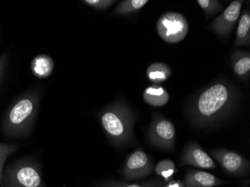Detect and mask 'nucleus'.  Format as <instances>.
Returning <instances> with one entry per match:
<instances>
[{
	"instance_id": "obj_3",
	"label": "nucleus",
	"mask_w": 250,
	"mask_h": 187,
	"mask_svg": "<svg viewBox=\"0 0 250 187\" xmlns=\"http://www.w3.org/2000/svg\"><path fill=\"white\" fill-rule=\"evenodd\" d=\"M231 104L229 89L223 84H215L203 91L198 98L193 109V118L197 123L210 124L221 118Z\"/></svg>"
},
{
	"instance_id": "obj_15",
	"label": "nucleus",
	"mask_w": 250,
	"mask_h": 187,
	"mask_svg": "<svg viewBox=\"0 0 250 187\" xmlns=\"http://www.w3.org/2000/svg\"><path fill=\"white\" fill-rule=\"evenodd\" d=\"M250 43V15L249 11H244L240 18L237 29L235 45L249 46Z\"/></svg>"
},
{
	"instance_id": "obj_9",
	"label": "nucleus",
	"mask_w": 250,
	"mask_h": 187,
	"mask_svg": "<svg viewBox=\"0 0 250 187\" xmlns=\"http://www.w3.org/2000/svg\"><path fill=\"white\" fill-rule=\"evenodd\" d=\"M210 154L220 163L223 169L231 175L241 176L248 171V160L237 152L219 149L211 150Z\"/></svg>"
},
{
	"instance_id": "obj_5",
	"label": "nucleus",
	"mask_w": 250,
	"mask_h": 187,
	"mask_svg": "<svg viewBox=\"0 0 250 187\" xmlns=\"http://www.w3.org/2000/svg\"><path fill=\"white\" fill-rule=\"evenodd\" d=\"M157 31L164 42L177 43L186 38L189 31V23L186 18L177 12H167L159 18Z\"/></svg>"
},
{
	"instance_id": "obj_21",
	"label": "nucleus",
	"mask_w": 250,
	"mask_h": 187,
	"mask_svg": "<svg viewBox=\"0 0 250 187\" xmlns=\"http://www.w3.org/2000/svg\"><path fill=\"white\" fill-rule=\"evenodd\" d=\"M197 3L202 8L206 16H212L223 8V5L216 0H198Z\"/></svg>"
},
{
	"instance_id": "obj_23",
	"label": "nucleus",
	"mask_w": 250,
	"mask_h": 187,
	"mask_svg": "<svg viewBox=\"0 0 250 187\" xmlns=\"http://www.w3.org/2000/svg\"><path fill=\"white\" fill-rule=\"evenodd\" d=\"M7 59H8V57H7L6 54L0 56V80L3 76L4 71H5V67H6Z\"/></svg>"
},
{
	"instance_id": "obj_24",
	"label": "nucleus",
	"mask_w": 250,
	"mask_h": 187,
	"mask_svg": "<svg viewBox=\"0 0 250 187\" xmlns=\"http://www.w3.org/2000/svg\"><path fill=\"white\" fill-rule=\"evenodd\" d=\"M162 187H185V185H184V183L182 181L171 180L169 182L167 183L166 185L163 186Z\"/></svg>"
},
{
	"instance_id": "obj_14",
	"label": "nucleus",
	"mask_w": 250,
	"mask_h": 187,
	"mask_svg": "<svg viewBox=\"0 0 250 187\" xmlns=\"http://www.w3.org/2000/svg\"><path fill=\"white\" fill-rule=\"evenodd\" d=\"M146 74L151 83L159 84L168 80L172 74V71L167 64L162 62H154L147 67Z\"/></svg>"
},
{
	"instance_id": "obj_16",
	"label": "nucleus",
	"mask_w": 250,
	"mask_h": 187,
	"mask_svg": "<svg viewBox=\"0 0 250 187\" xmlns=\"http://www.w3.org/2000/svg\"><path fill=\"white\" fill-rule=\"evenodd\" d=\"M147 2V0H125L118 5L114 12L118 15H130L143 8Z\"/></svg>"
},
{
	"instance_id": "obj_7",
	"label": "nucleus",
	"mask_w": 250,
	"mask_h": 187,
	"mask_svg": "<svg viewBox=\"0 0 250 187\" xmlns=\"http://www.w3.org/2000/svg\"><path fill=\"white\" fill-rule=\"evenodd\" d=\"M150 140L161 148L173 150L175 147V128L173 124L164 118L157 117L150 129Z\"/></svg>"
},
{
	"instance_id": "obj_12",
	"label": "nucleus",
	"mask_w": 250,
	"mask_h": 187,
	"mask_svg": "<svg viewBox=\"0 0 250 187\" xmlns=\"http://www.w3.org/2000/svg\"><path fill=\"white\" fill-rule=\"evenodd\" d=\"M143 100L150 106L161 107L165 106L169 101V95L161 85H150L143 92Z\"/></svg>"
},
{
	"instance_id": "obj_19",
	"label": "nucleus",
	"mask_w": 250,
	"mask_h": 187,
	"mask_svg": "<svg viewBox=\"0 0 250 187\" xmlns=\"http://www.w3.org/2000/svg\"><path fill=\"white\" fill-rule=\"evenodd\" d=\"M159 181H147L140 184H129V183L119 182V181H108L100 182L96 184L95 187H162Z\"/></svg>"
},
{
	"instance_id": "obj_8",
	"label": "nucleus",
	"mask_w": 250,
	"mask_h": 187,
	"mask_svg": "<svg viewBox=\"0 0 250 187\" xmlns=\"http://www.w3.org/2000/svg\"><path fill=\"white\" fill-rule=\"evenodd\" d=\"M243 2L242 0H235L231 2L221 15L210 23V29L221 37H229L239 20Z\"/></svg>"
},
{
	"instance_id": "obj_2",
	"label": "nucleus",
	"mask_w": 250,
	"mask_h": 187,
	"mask_svg": "<svg viewBox=\"0 0 250 187\" xmlns=\"http://www.w3.org/2000/svg\"><path fill=\"white\" fill-rule=\"evenodd\" d=\"M99 118L112 144L122 146L131 141L135 115L128 106L121 103L112 104L102 109Z\"/></svg>"
},
{
	"instance_id": "obj_1",
	"label": "nucleus",
	"mask_w": 250,
	"mask_h": 187,
	"mask_svg": "<svg viewBox=\"0 0 250 187\" xmlns=\"http://www.w3.org/2000/svg\"><path fill=\"white\" fill-rule=\"evenodd\" d=\"M40 98L38 91L25 93L7 109L2 122L5 136L20 138L30 134L37 118Z\"/></svg>"
},
{
	"instance_id": "obj_6",
	"label": "nucleus",
	"mask_w": 250,
	"mask_h": 187,
	"mask_svg": "<svg viewBox=\"0 0 250 187\" xmlns=\"http://www.w3.org/2000/svg\"><path fill=\"white\" fill-rule=\"evenodd\" d=\"M152 172L151 159L142 150H136L127 157L122 168L125 180L140 179Z\"/></svg>"
},
{
	"instance_id": "obj_11",
	"label": "nucleus",
	"mask_w": 250,
	"mask_h": 187,
	"mask_svg": "<svg viewBox=\"0 0 250 187\" xmlns=\"http://www.w3.org/2000/svg\"><path fill=\"white\" fill-rule=\"evenodd\" d=\"M183 183L185 187H214L227 182L207 171L189 169L185 174Z\"/></svg>"
},
{
	"instance_id": "obj_22",
	"label": "nucleus",
	"mask_w": 250,
	"mask_h": 187,
	"mask_svg": "<svg viewBox=\"0 0 250 187\" xmlns=\"http://www.w3.org/2000/svg\"><path fill=\"white\" fill-rule=\"evenodd\" d=\"M84 3L89 5L95 9L102 10L109 8L116 2L112 0H85Z\"/></svg>"
},
{
	"instance_id": "obj_17",
	"label": "nucleus",
	"mask_w": 250,
	"mask_h": 187,
	"mask_svg": "<svg viewBox=\"0 0 250 187\" xmlns=\"http://www.w3.org/2000/svg\"><path fill=\"white\" fill-rule=\"evenodd\" d=\"M154 170L156 174L161 177L167 183L172 180V177L177 171L175 163L170 160H163L159 162Z\"/></svg>"
},
{
	"instance_id": "obj_13",
	"label": "nucleus",
	"mask_w": 250,
	"mask_h": 187,
	"mask_svg": "<svg viewBox=\"0 0 250 187\" xmlns=\"http://www.w3.org/2000/svg\"><path fill=\"white\" fill-rule=\"evenodd\" d=\"M54 69V62L47 55H39L34 58L31 62V70L38 78L50 77Z\"/></svg>"
},
{
	"instance_id": "obj_20",
	"label": "nucleus",
	"mask_w": 250,
	"mask_h": 187,
	"mask_svg": "<svg viewBox=\"0 0 250 187\" xmlns=\"http://www.w3.org/2000/svg\"><path fill=\"white\" fill-rule=\"evenodd\" d=\"M19 148L18 144H5L0 143V187H3V166L8 156L11 155Z\"/></svg>"
},
{
	"instance_id": "obj_4",
	"label": "nucleus",
	"mask_w": 250,
	"mask_h": 187,
	"mask_svg": "<svg viewBox=\"0 0 250 187\" xmlns=\"http://www.w3.org/2000/svg\"><path fill=\"white\" fill-rule=\"evenodd\" d=\"M2 181L3 187H46L40 166L30 159L9 166L3 174Z\"/></svg>"
},
{
	"instance_id": "obj_10",
	"label": "nucleus",
	"mask_w": 250,
	"mask_h": 187,
	"mask_svg": "<svg viewBox=\"0 0 250 187\" xmlns=\"http://www.w3.org/2000/svg\"><path fill=\"white\" fill-rule=\"evenodd\" d=\"M181 165H190L204 169H213L217 164L197 143L187 146L181 157Z\"/></svg>"
},
{
	"instance_id": "obj_18",
	"label": "nucleus",
	"mask_w": 250,
	"mask_h": 187,
	"mask_svg": "<svg viewBox=\"0 0 250 187\" xmlns=\"http://www.w3.org/2000/svg\"><path fill=\"white\" fill-rule=\"evenodd\" d=\"M233 70L240 78H245L250 72V56L249 54L240 55L233 64Z\"/></svg>"
}]
</instances>
